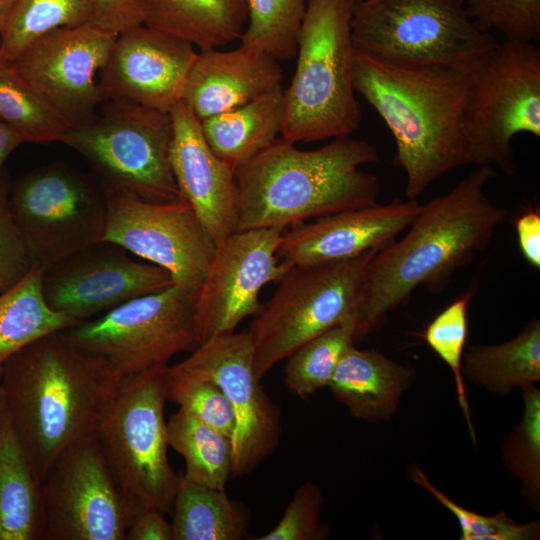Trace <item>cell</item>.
Segmentation results:
<instances>
[{"label": "cell", "mask_w": 540, "mask_h": 540, "mask_svg": "<svg viewBox=\"0 0 540 540\" xmlns=\"http://www.w3.org/2000/svg\"><path fill=\"white\" fill-rule=\"evenodd\" d=\"M519 248L525 260L534 268H540V213L538 209H526L515 221Z\"/></svg>", "instance_id": "ee69618b"}, {"label": "cell", "mask_w": 540, "mask_h": 540, "mask_svg": "<svg viewBox=\"0 0 540 540\" xmlns=\"http://www.w3.org/2000/svg\"><path fill=\"white\" fill-rule=\"evenodd\" d=\"M100 108L58 142L86 159L106 192L155 203L183 198L170 161V113L120 100L105 101Z\"/></svg>", "instance_id": "8992f818"}, {"label": "cell", "mask_w": 540, "mask_h": 540, "mask_svg": "<svg viewBox=\"0 0 540 540\" xmlns=\"http://www.w3.org/2000/svg\"><path fill=\"white\" fill-rule=\"evenodd\" d=\"M43 477L0 392V540H42Z\"/></svg>", "instance_id": "cb8c5ba5"}, {"label": "cell", "mask_w": 540, "mask_h": 540, "mask_svg": "<svg viewBox=\"0 0 540 540\" xmlns=\"http://www.w3.org/2000/svg\"><path fill=\"white\" fill-rule=\"evenodd\" d=\"M116 37L90 24L60 28L33 41L12 63L69 128L78 127L104 102L97 76Z\"/></svg>", "instance_id": "e0dca14e"}, {"label": "cell", "mask_w": 540, "mask_h": 540, "mask_svg": "<svg viewBox=\"0 0 540 540\" xmlns=\"http://www.w3.org/2000/svg\"><path fill=\"white\" fill-rule=\"evenodd\" d=\"M10 186L4 173L0 177V293L19 282L36 265L10 209Z\"/></svg>", "instance_id": "60d3db41"}, {"label": "cell", "mask_w": 540, "mask_h": 540, "mask_svg": "<svg viewBox=\"0 0 540 540\" xmlns=\"http://www.w3.org/2000/svg\"><path fill=\"white\" fill-rule=\"evenodd\" d=\"M410 476L416 484L427 490L456 517L461 529V540H532L539 538L540 524L538 521L519 524L503 511L494 516L478 514L449 499L432 485L417 466L410 469Z\"/></svg>", "instance_id": "74e56055"}, {"label": "cell", "mask_w": 540, "mask_h": 540, "mask_svg": "<svg viewBox=\"0 0 540 540\" xmlns=\"http://www.w3.org/2000/svg\"><path fill=\"white\" fill-rule=\"evenodd\" d=\"M27 142L23 133L0 119V177L4 174L3 166L7 157L19 145Z\"/></svg>", "instance_id": "f6af8a7d"}, {"label": "cell", "mask_w": 540, "mask_h": 540, "mask_svg": "<svg viewBox=\"0 0 540 540\" xmlns=\"http://www.w3.org/2000/svg\"><path fill=\"white\" fill-rule=\"evenodd\" d=\"M463 378L496 395L540 381V321H530L512 339L475 345L463 355Z\"/></svg>", "instance_id": "4316f807"}, {"label": "cell", "mask_w": 540, "mask_h": 540, "mask_svg": "<svg viewBox=\"0 0 540 540\" xmlns=\"http://www.w3.org/2000/svg\"><path fill=\"white\" fill-rule=\"evenodd\" d=\"M358 0H307L297 63L284 90L281 138L312 142L348 136L361 123L353 86L351 22Z\"/></svg>", "instance_id": "5b68a950"}, {"label": "cell", "mask_w": 540, "mask_h": 540, "mask_svg": "<svg viewBox=\"0 0 540 540\" xmlns=\"http://www.w3.org/2000/svg\"><path fill=\"white\" fill-rule=\"evenodd\" d=\"M494 176L493 166H477L422 205L408 232L374 255L357 293L355 339L374 332L419 286L441 291L455 270L488 245L508 215L485 194Z\"/></svg>", "instance_id": "6da1fadb"}, {"label": "cell", "mask_w": 540, "mask_h": 540, "mask_svg": "<svg viewBox=\"0 0 540 540\" xmlns=\"http://www.w3.org/2000/svg\"><path fill=\"white\" fill-rule=\"evenodd\" d=\"M421 206L418 199H395L291 226L282 233L276 255L290 267L353 258L393 241L409 227Z\"/></svg>", "instance_id": "ffe728a7"}, {"label": "cell", "mask_w": 540, "mask_h": 540, "mask_svg": "<svg viewBox=\"0 0 540 540\" xmlns=\"http://www.w3.org/2000/svg\"><path fill=\"white\" fill-rule=\"evenodd\" d=\"M144 508L119 486L95 433L62 452L44 475L42 540H125Z\"/></svg>", "instance_id": "4fadbf2b"}, {"label": "cell", "mask_w": 540, "mask_h": 540, "mask_svg": "<svg viewBox=\"0 0 540 540\" xmlns=\"http://www.w3.org/2000/svg\"><path fill=\"white\" fill-rule=\"evenodd\" d=\"M472 295L473 291H468L443 309L428 324L423 332V338L453 374L458 402L475 443V432L462 375V360L468 333L467 308Z\"/></svg>", "instance_id": "d590c367"}, {"label": "cell", "mask_w": 540, "mask_h": 540, "mask_svg": "<svg viewBox=\"0 0 540 540\" xmlns=\"http://www.w3.org/2000/svg\"><path fill=\"white\" fill-rule=\"evenodd\" d=\"M465 136L470 163L497 165L508 174L518 166L512 139L540 137V48L505 41L468 66Z\"/></svg>", "instance_id": "30bf717a"}, {"label": "cell", "mask_w": 540, "mask_h": 540, "mask_svg": "<svg viewBox=\"0 0 540 540\" xmlns=\"http://www.w3.org/2000/svg\"><path fill=\"white\" fill-rule=\"evenodd\" d=\"M156 508H144L129 526L125 540H173L171 523Z\"/></svg>", "instance_id": "7bdbcfd3"}, {"label": "cell", "mask_w": 540, "mask_h": 540, "mask_svg": "<svg viewBox=\"0 0 540 540\" xmlns=\"http://www.w3.org/2000/svg\"><path fill=\"white\" fill-rule=\"evenodd\" d=\"M172 285L167 270L135 261L120 246L101 242L48 268L42 293L51 309L82 322Z\"/></svg>", "instance_id": "ac0fdd59"}, {"label": "cell", "mask_w": 540, "mask_h": 540, "mask_svg": "<svg viewBox=\"0 0 540 540\" xmlns=\"http://www.w3.org/2000/svg\"><path fill=\"white\" fill-rule=\"evenodd\" d=\"M194 47L144 24L118 34L98 75L104 102L128 101L170 113L196 60Z\"/></svg>", "instance_id": "d6986e66"}, {"label": "cell", "mask_w": 540, "mask_h": 540, "mask_svg": "<svg viewBox=\"0 0 540 540\" xmlns=\"http://www.w3.org/2000/svg\"><path fill=\"white\" fill-rule=\"evenodd\" d=\"M306 4L307 0H247L248 21L241 45L277 60L292 59Z\"/></svg>", "instance_id": "836d02e7"}, {"label": "cell", "mask_w": 540, "mask_h": 540, "mask_svg": "<svg viewBox=\"0 0 540 540\" xmlns=\"http://www.w3.org/2000/svg\"><path fill=\"white\" fill-rule=\"evenodd\" d=\"M324 494L319 486L306 482L295 492L279 523L257 540H322L330 529L320 523Z\"/></svg>", "instance_id": "ab89813d"}, {"label": "cell", "mask_w": 540, "mask_h": 540, "mask_svg": "<svg viewBox=\"0 0 540 540\" xmlns=\"http://www.w3.org/2000/svg\"><path fill=\"white\" fill-rule=\"evenodd\" d=\"M355 339V321L349 318L298 348L287 359L285 385L301 399L328 387L337 363Z\"/></svg>", "instance_id": "d6a6232c"}, {"label": "cell", "mask_w": 540, "mask_h": 540, "mask_svg": "<svg viewBox=\"0 0 540 540\" xmlns=\"http://www.w3.org/2000/svg\"><path fill=\"white\" fill-rule=\"evenodd\" d=\"M168 400L231 439L236 424L234 410L222 389L213 381L170 379Z\"/></svg>", "instance_id": "f35d334b"}, {"label": "cell", "mask_w": 540, "mask_h": 540, "mask_svg": "<svg viewBox=\"0 0 540 540\" xmlns=\"http://www.w3.org/2000/svg\"><path fill=\"white\" fill-rule=\"evenodd\" d=\"M285 112L282 86L235 109L201 121L212 151L234 171L268 147L281 133Z\"/></svg>", "instance_id": "484cf974"}, {"label": "cell", "mask_w": 540, "mask_h": 540, "mask_svg": "<svg viewBox=\"0 0 540 540\" xmlns=\"http://www.w3.org/2000/svg\"><path fill=\"white\" fill-rule=\"evenodd\" d=\"M470 19L483 32L491 29L506 41L540 40V0H463Z\"/></svg>", "instance_id": "8d00e7d4"}, {"label": "cell", "mask_w": 540, "mask_h": 540, "mask_svg": "<svg viewBox=\"0 0 540 540\" xmlns=\"http://www.w3.org/2000/svg\"><path fill=\"white\" fill-rule=\"evenodd\" d=\"M0 374L15 430L43 478L62 452L96 433L123 379L60 332L15 353Z\"/></svg>", "instance_id": "3957f363"}, {"label": "cell", "mask_w": 540, "mask_h": 540, "mask_svg": "<svg viewBox=\"0 0 540 540\" xmlns=\"http://www.w3.org/2000/svg\"><path fill=\"white\" fill-rule=\"evenodd\" d=\"M379 160L365 140L334 138L315 150L276 139L235 170L237 229H287L377 202L380 182L360 167Z\"/></svg>", "instance_id": "277c9868"}, {"label": "cell", "mask_w": 540, "mask_h": 540, "mask_svg": "<svg viewBox=\"0 0 540 540\" xmlns=\"http://www.w3.org/2000/svg\"><path fill=\"white\" fill-rule=\"evenodd\" d=\"M144 25L186 40L200 51L240 40L247 0H144Z\"/></svg>", "instance_id": "d4e9b609"}, {"label": "cell", "mask_w": 540, "mask_h": 540, "mask_svg": "<svg viewBox=\"0 0 540 540\" xmlns=\"http://www.w3.org/2000/svg\"><path fill=\"white\" fill-rule=\"evenodd\" d=\"M96 0H15L0 30V53L14 59L33 41L90 23Z\"/></svg>", "instance_id": "4dcf8cb0"}, {"label": "cell", "mask_w": 540, "mask_h": 540, "mask_svg": "<svg viewBox=\"0 0 540 540\" xmlns=\"http://www.w3.org/2000/svg\"><path fill=\"white\" fill-rule=\"evenodd\" d=\"M524 413L503 440L501 458L507 471L522 483L524 496L537 511L540 506V390L522 389Z\"/></svg>", "instance_id": "e575fe53"}, {"label": "cell", "mask_w": 540, "mask_h": 540, "mask_svg": "<svg viewBox=\"0 0 540 540\" xmlns=\"http://www.w3.org/2000/svg\"><path fill=\"white\" fill-rule=\"evenodd\" d=\"M283 70L271 55L244 45L198 52L181 102L200 120L235 109L281 86Z\"/></svg>", "instance_id": "7402d4cb"}, {"label": "cell", "mask_w": 540, "mask_h": 540, "mask_svg": "<svg viewBox=\"0 0 540 540\" xmlns=\"http://www.w3.org/2000/svg\"><path fill=\"white\" fill-rule=\"evenodd\" d=\"M168 444L186 463L190 482L225 489L232 478L231 439L179 408L167 421Z\"/></svg>", "instance_id": "f546056e"}, {"label": "cell", "mask_w": 540, "mask_h": 540, "mask_svg": "<svg viewBox=\"0 0 540 540\" xmlns=\"http://www.w3.org/2000/svg\"><path fill=\"white\" fill-rule=\"evenodd\" d=\"M169 387L168 364L123 378L96 431L121 489L164 514L172 512L180 477L168 460Z\"/></svg>", "instance_id": "52a82bcc"}, {"label": "cell", "mask_w": 540, "mask_h": 540, "mask_svg": "<svg viewBox=\"0 0 540 540\" xmlns=\"http://www.w3.org/2000/svg\"><path fill=\"white\" fill-rule=\"evenodd\" d=\"M414 375L412 368L375 349H358L353 342L340 357L328 387L353 417L374 423L394 415Z\"/></svg>", "instance_id": "603a6c76"}, {"label": "cell", "mask_w": 540, "mask_h": 540, "mask_svg": "<svg viewBox=\"0 0 540 540\" xmlns=\"http://www.w3.org/2000/svg\"><path fill=\"white\" fill-rule=\"evenodd\" d=\"M197 295L172 285L130 299L97 319L82 321L60 333L125 378L168 364L176 354L198 347Z\"/></svg>", "instance_id": "8fae6325"}, {"label": "cell", "mask_w": 540, "mask_h": 540, "mask_svg": "<svg viewBox=\"0 0 540 540\" xmlns=\"http://www.w3.org/2000/svg\"><path fill=\"white\" fill-rule=\"evenodd\" d=\"M173 540H241L248 538L250 511L213 489L181 475L172 507Z\"/></svg>", "instance_id": "83f0119b"}, {"label": "cell", "mask_w": 540, "mask_h": 540, "mask_svg": "<svg viewBox=\"0 0 540 540\" xmlns=\"http://www.w3.org/2000/svg\"><path fill=\"white\" fill-rule=\"evenodd\" d=\"M15 0H0V30L11 10Z\"/></svg>", "instance_id": "bcb514c9"}, {"label": "cell", "mask_w": 540, "mask_h": 540, "mask_svg": "<svg viewBox=\"0 0 540 540\" xmlns=\"http://www.w3.org/2000/svg\"><path fill=\"white\" fill-rule=\"evenodd\" d=\"M106 196L102 242L167 270L174 285L198 293L217 245L191 204L184 197L155 203L111 192Z\"/></svg>", "instance_id": "9a60e30c"}, {"label": "cell", "mask_w": 540, "mask_h": 540, "mask_svg": "<svg viewBox=\"0 0 540 540\" xmlns=\"http://www.w3.org/2000/svg\"><path fill=\"white\" fill-rule=\"evenodd\" d=\"M169 373L172 381H213L226 395L236 419L231 437L232 478L250 474L276 450L281 411L256 376L247 329L205 340L185 360L169 366Z\"/></svg>", "instance_id": "5bb4252c"}, {"label": "cell", "mask_w": 540, "mask_h": 540, "mask_svg": "<svg viewBox=\"0 0 540 540\" xmlns=\"http://www.w3.org/2000/svg\"><path fill=\"white\" fill-rule=\"evenodd\" d=\"M0 119L19 130L32 143L59 141L69 128L57 111L1 53Z\"/></svg>", "instance_id": "1f68e13d"}, {"label": "cell", "mask_w": 540, "mask_h": 540, "mask_svg": "<svg viewBox=\"0 0 540 540\" xmlns=\"http://www.w3.org/2000/svg\"><path fill=\"white\" fill-rule=\"evenodd\" d=\"M14 220L46 270L103 240L107 196L93 175L62 163L38 167L10 186Z\"/></svg>", "instance_id": "7c38bea8"}, {"label": "cell", "mask_w": 540, "mask_h": 540, "mask_svg": "<svg viewBox=\"0 0 540 540\" xmlns=\"http://www.w3.org/2000/svg\"><path fill=\"white\" fill-rule=\"evenodd\" d=\"M468 67L388 62L355 51V92L377 111L396 143L405 196L417 199L436 179L471 164L465 136Z\"/></svg>", "instance_id": "7a4b0ae2"}, {"label": "cell", "mask_w": 540, "mask_h": 540, "mask_svg": "<svg viewBox=\"0 0 540 540\" xmlns=\"http://www.w3.org/2000/svg\"><path fill=\"white\" fill-rule=\"evenodd\" d=\"M351 34L356 52L410 65L468 67L498 45L463 0H358Z\"/></svg>", "instance_id": "ba28073f"}, {"label": "cell", "mask_w": 540, "mask_h": 540, "mask_svg": "<svg viewBox=\"0 0 540 540\" xmlns=\"http://www.w3.org/2000/svg\"><path fill=\"white\" fill-rule=\"evenodd\" d=\"M45 271L36 264L19 282L0 293V369L34 341L80 323L48 306L42 293Z\"/></svg>", "instance_id": "f1b7e54d"}, {"label": "cell", "mask_w": 540, "mask_h": 540, "mask_svg": "<svg viewBox=\"0 0 540 540\" xmlns=\"http://www.w3.org/2000/svg\"><path fill=\"white\" fill-rule=\"evenodd\" d=\"M381 248L346 260L293 266L286 272L247 329L259 380L312 338L354 318L360 283Z\"/></svg>", "instance_id": "9c48e42d"}, {"label": "cell", "mask_w": 540, "mask_h": 540, "mask_svg": "<svg viewBox=\"0 0 540 540\" xmlns=\"http://www.w3.org/2000/svg\"><path fill=\"white\" fill-rule=\"evenodd\" d=\"M170 161L182 196L191 204L219 245L237 229L235 171L208 145L201 121L183 103L171 111Z\"/></svg>", "instance_id": "44dd1931"}, {"label": "cell", "mask_w": 540, "mask_h": 540, "mask_svg": "<svg viewBox=\"0 0 540 540\" xmlns=\"http://www.w3.org/2000/svg\"><path fill=\"white\" fill-rule=\"evenodd\" d=\"M144 0H96L90 25L116 35L144 24Z\"/></svg>", "instance_id": "b9f144b4"}, {"label": "cell", "mask_w": 540, "mask_h": 540, "mask_svg": "<svg viewBox=\"0 0 540 540\" xmlns=\"http://www.w3.org/2000/svg\"><path fill=\"white\" fill-rule=\"evenodd\" d=\"M284 230H238L217 245L196 300L199 345L235 331L245 318L259 314L261 289L278 282L291 268L276 255Z\"/></svg>", "instance_id": "2e32d148"}]
</instances>
